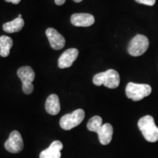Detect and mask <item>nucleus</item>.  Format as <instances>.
Segmentation results:
<instances>
[{
	"label": "nucleus",
	"mask_w": 158,
	"mask_h": 158,
	"mask_svg": "<svg viewBox=\"0 0 158 158\" xmlns=\"http://www.w3.org/2000/svg\"><path fill=\"white\" fill-rule=\"evenodd\" d=\"M138 126L147 141L154 143L158 141V127L152 116L149 115L143 116L138 121Z\"/></svg>",
	"instance_id": "nucleus-1"
},
{
	"label": "nucleus",
	"mask_w": 158,
	"mask_h": 158,
	"mask_svg": "<svg viewBox=\"0 0 158 158\" xmlns=\"http://www.w3.org/2000/svg\"><path fill=\"white\" fill-rule=\"evenodd\" d=\"M93 84L98 86L104 85L109 89L117 88L120 84L119 74L113 69L99 73L93 77Z\"/></svg>",
	"instance_id": "nucleus-2"
},
{
	"label": "nucleus",
	"mask_w": 158,
	"mask_h": 158,
	"mask_svg": "<svg viewBox=\"0 0 158 158\" xmlns=\"http://www.w3.org/2000/svg\"><path fill=\"white\" fill-rule=\"evenodd\" d=\"M125 92L128 98L133 101H139L152 93V87L149 84L130 82L126 86Z\"/></svg>",
	"instance_id": "nucleus-3"
},
{
	"label": "nucleus",
	"mask_w": 158,
	"mask_h": 158,
	"mask_svg": "<svg viewBox=\"0 0 158 158\" xmlns=\"http://www.w3.org/2000/svg\"><path fill=\"white\" fill-rule=\"evenodd\" d=\"M19 78L22 81V89L26 94H30L34 90L32 82L35 80V74L33 69L29 66H23L17 71Z\"/></svg>",
	"instance_id": "nucleus-4"
},
{
	"label": "nucleus",
	"mask_w": 158,
	"mask_h": 158,
	"mask_svg": "<svg viewBox=\"0 0 158 158\" xmlns=\"http://www.w3.org/2000/svg\"><path fill=\"white\" fill-rule=\"evenodd\" d=\"M85 116L84 110L77 109L72 113L65 114L60 118V127L63 130H70L81 123Z\"/></svg>",
	"instance_id": "nucleus-5"
},
{
	"label": "nucleus",
	"mask_w": 158,
	"mask_h": 158,
	"mask_svg": "<svg viewBox=\"0 0 158 158\" xmlns=\"http://www.w3.org/2000/svg\"><path fill=\"white\" fill-rule=\"evenodd\" d=\"M149 45V40L147 37L138 35L130 41L127 49L128 53L133 56H139L147 51Z\"/></svg>",
	"instance_id": "nucleus-6"
},
{
	"label": "nucleus",
	"mask_w": 158,
	"mask_h": 158,
	"mask_svg": "<svg viewBox=\"0 0 158 158\" xmlns=\"http://www.w3.org/2000/svg\"><path fill=\"white\" fill-rule=\"evenodd\" d=\"M5 147L10 153H19L23 149L22 137L17 130H14L10 134L8 139L5 143Z\"/></svg>",
	"instance_id": "nucleus-7"
},
{
	"label": "nucleus",
	"mask_w": 158,
	"mask_h": 158,
	"mask_svg": "<svg viewBox=\"0 0 158 158\" xmlns=\"http://www.w3.org/2000/svg\"><path fill=\"white\" fill-rule=\"evenodd\" d=\"M45 34L48 37L51 47L54 50H60L64 48L65 45V40L60 33L56 29L48 28L46 29Z\"/></svg>",
	"instance_id": "nucleus-8"
},
{
	"label": "nucleus",
	"mask_w": 158,
	"mask_h": 158,
	"mask_svg": "<svg viewBox=\"0 0 158 158\" xmlns=\"http://www.w3.org/2000/svg\"><path fill=\"white\" fill-rule=\"evenodd\" d=\"M78 56V51L76 48H69L61 55L58 60V67L61 69L68 68L72 66Z\"/></svg>",
	"instance_id": "nucleus-9"
},
{
	"label": "nucleus",
	"mask_w": 158,
	"mask_h": 158,
	"mask_svg": "<svg viewBox=\"0 0 158 158\" xmlns=\"http://www.w3.org/2000/svg\"><path fill=\"white\" fill-rule=\"evenodd\" d=\"M70 21L75 27H88L94 24V18L89 13H75L71 16Z\"/></svg>",
	"instance_id": "nucleus-10"
},
{
	"label": "nucleus",
	"mask_w": 158,
	"mask_h": 158,
	"mask_svg": "<svg viewBox=\"0 0 158 158\" xmlns=\"http://www.w3.org/2000/svg\"><path fill=\"white\" fill-rule=\"evenodd\" d=\"M63 144L59 141L52 142L48 149L43 150L40 155V158H61V151Z\"/></svg>",
	"instance_id": "nucleus-11"
},
{
	"label": "nucleus",
	"mask_w": 158,
	"mask_h": 158,
	"mask_svg": "<svg viewBox=\"0 0 158 158\" xmlns=\"http://www.w3.org/2000/svg\"><path fill=\"white\" fill-rule=\"evenodd\" d=\"M114 129L110 124L106 123L102 125L98 131L99 141L102 145H108L110 143L113 136Z\"/></svg>",
	"instance_id": "nucleus-12"
},
{
	"label": "nucleus",
	"mask_w": 158,
	"mask_h": 158,
	"mask_svg": "<svg viewBox=\"0 0 158 158\" xmlns=\"http://www.w3.org/2000/svg\"><path fill=\"white\" fill-rule=\"evenodd\" d=\"M60 102L59 97L55 94L49 95L45 102V110L51 115H56L60 111Z\"/></svg>",
	"instance_id": "nucleus-13"
},
{
	"label": "nucleus",
	"mask_w": 158,
	"mask_h": 158,
	"mask_svg": "<svg viewBox=\"0 0 158 158\" xmlns=\"http://www.w3.org/2000/svg\"><path fill=\"white\" fill-rule=\"evenodd\" d=\"M24 26V21L22 18H16L13 21L3 24V30L7 33H15L21 31Z\"/></svg>",
	"instance_id": "nucleus-14"
},
{
	"label": "nucleus",
	"mask_w": 158,
	"mask_h": 158,
	"mask_svg": "<svg viewBox=\"0 0 158 158\" xmlns=\"http://www.w3.org/2000/svg\"><path fill=\"white\" fill-rule=\"evenodd\" d=\"M13 44V40L10 37L5 35L0 37V56L2 57L8 56Z\"/></svg>",
	"instance_id": "nucleus-15"
},
{
	"label": "nucleus",
	"mask_w": 158,
	"mask_h": 158,
	"mask_svg": "<svg viewBox=\"0 0 158 158\" xmlns=\"http://www.w3.org/2000/svg\"><path fill=\"white\" fill-rule=\"evenodd\" d=\"M102 118L99 116H94L89 120L87 123V128L89 131L98 133V131L100 130V128L102 127Z\"/></svg>",
	"instance_id": "nucleus-16"
},
{
	"label": "nucleus",
	"mask_w": 158,
	"mask_h": 158,
	"mask_svg": "<svg viewBox=\"0 0 158 158\" xmlns=\"http://www.w3.org/2000/svg\"><path fill=\"white\" fill-rule=\"evenodd\" d=\"M135 1L137 2L138 3L143 4L145 5L153 6L155 4L156 0H135Z\"/></svg>",
	"instance_id": "nucleus-17"
},
{
	"label": "nucleus",
	"mask_w": 158,
	"mask_h": 158,
	"mask_svg": "<svg viewBox=\"0 0 158 158\" xmlns=\"http://www.w3.org/2000/svg\"><path fill=\"white\" fill-rule=\"evenodd\" d=\"M54 2L57 5H64L65 2H66V0H55Z\"/></svg>",
	"instance_id": "nucleus-18"
},
{
	"label": "nucleus",
	"mask_w": 158,
	"mask_h": 158,
	"mask_svg": "<svg viewBox=\"0 0 158 158\" xmlns=\"http://www.w3.org/2000/svg\"><path fill=\"white\" fill-rule=\"evenodd\" d=\"M5 1L7 2H11L14 4V5H17V4H19L21 2V0H5Z\"/></svg>",
	"instance_id": "nucleus-19"
},
{
	"label": "nucleus",
	"mask_w": 158,
	"mask_h": 158,
	"mask_svg": "<svg viewBox=\"0 0 158 158\" xmlns=\"http://www.w3.org/2000/svg\"><path fill=\"white\" fill-rule=\"evenodd\" d=\"M73 1L76 3H79V2H82L83 0H73Z\"/></svg>",
	"instance_id": "nucleus-20"
},
{
	"label": "nucleus",
	"mask_w": 158,
	"mask_h": 158,
	"mask_svg": "<svg viewBox=\"0 0 158 158\" xmlns=\"http://www.w3.org/2000/svg\"><path fill=\"white\" fill-rule=\"evenodd\" d=\"M18 17H19V18H21V14H19V16H18Z\"/></svg>",
	"instance_id": "nucleus-21"
}]
</instances>
